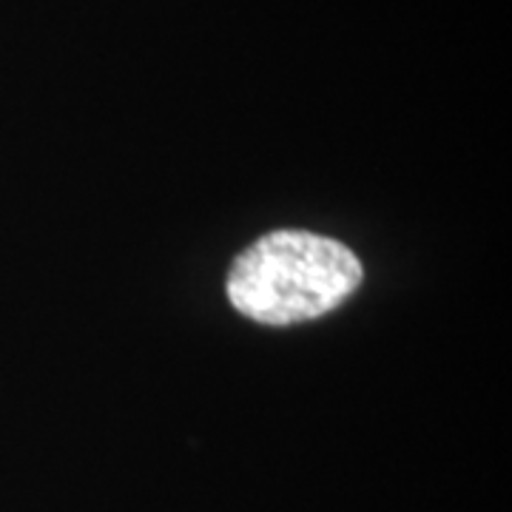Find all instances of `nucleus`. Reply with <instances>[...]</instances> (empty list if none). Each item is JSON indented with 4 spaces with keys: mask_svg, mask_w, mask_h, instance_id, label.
<instances>
[{
    "mask_svg": "<svg viewBox=\"0 0 512 512\" xmlns=\"http://www.w3.org/2000/svg\"><path fill=\"white\" fill-rule=\"evenodd\" d=\"M362 282L350 248L311 231H274L237 256L228 299L262 325H296L336 311Z\"/></svg>",
    "mask_w": 512,
    "mask_h": 512,
    "instance_id": "f257e3e1",
    "label": "nucleus"
}]
</instances>
